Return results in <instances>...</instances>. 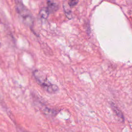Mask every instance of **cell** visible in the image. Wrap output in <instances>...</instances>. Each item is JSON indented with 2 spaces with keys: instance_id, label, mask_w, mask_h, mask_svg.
I'll list each match as a JSON object with an SVG mask.
<instances>
[{
  "instance_id": "6da1fadb",
  "label": "cell",
  "mask_w": 132,
  "mask_h": 132,
  "mask_svg": "<svg viewBox=\"0 0 132 132\" xmlns=\"http://www.w3.org/2000/svg\"><path fill=\"white\" fill-rule=\"evenodd\" d=\"M33 75L37 83L46 92L50 93H54L58 91V86L51 83L46 76L41 71L37 70L34 71Z\"/></svg>"
},
{
  "instance_id": "7a4b0ae2",
  "label": "cell",
  "mask_w": 132,
  "mask_h": 132,
  "mask_svg": "<svg viewBox=\"0 0 132 132\" xmlns=\"http://www.w3.org/2000/svg\"><path fill=\"white\" fill-rule=\"evenodd\" d=\"M15 10L22 18L24 23L31 28L34 25V18L29 10L21 1L15 2Z\"/></svg>"
},
{
  "instance_id": "3957f363",
  "label": "cell",
  "mask_w": 132,
  "mask_h": 132,
  "mask_svg": "<svg viewBox=\"0 0 132 132\" xmlns=\"http://www.w3.org/2000/svg\"><path fill=\"white\" fill-rule=\"evenodd\" d=\"M111 107L112 109V110L113 111V112L117 116V117L120 119V120L122 122H124V116L122 112L121 111V110L120 109H119L118 107L117 106H116L113 103L111 104Z\"/></svg>"
},
{
  "instance_id": "277c9868",
  "label": "cell",
  "mask_w": 132,
  "mask_h": 132,
  "mask_svg": "<svg viewBox=\"0 0 132 132\" xmlns=\"http://www.w3.org/2000/svg\"><path fill=\"white\" fill-rule=\"evenodd\" d=\"M47 7L46 8L49 13H53L57 11L58 9V5L53 1H47Z\"/></svg>"
},
{
  "instance_id": "5b68a950",
  "label": "cell",
  "mask_w": 132,
  "mask_h": 132,
  "mask_svg": "<svg viewBox=\"0 0 132 132\" xmlns=\"http://www.w3.org/2000/svg\"><path fill=\"white\" fill-rule=\"evenodd\" d=\"M43 112L44 114H46V115L51 116H55L57 114L58 111H57V110L47 108V107H45L43 109Z\"/></svg>"
},
{
  "instance_id": "8992f818",
  "label": "cell",
  "mask_w": 132,
  "mask_h": 132,
  "mask_svg": "<svg viewBox=\"0 0 132 132\" xmlns=\"http://www.w3.org/2000/svg\"><path fill=\"white\" fill-rule=\"evenodd\" d=\"M49 12L48 11V10H47L46 8H42L40 11V16L42 18H44V19H46L48 15H49Z\"/></svg>"
},
{
  "instance_id": "52a82bcc",
  "label": "cell",
  "mask_w": 132,
  "mask_h": 132,
  "mask_svg": "<svg viewBox=\"0 0 132 132\" xmlns=\"http://www.w3.org/2000/svg\"><path fill=\"white\" fill-rule=\"evenodd\" d=\"M78 2V1H70L68 2V4L71 7H73L75 6Z\"/></svg>"
},
{
  "instance_id": "ba28073f",
  "label": "cell",
  "mask_w": 132,
  "mask_h": 132,
  "mask_svg": "<svg viewBox=\"0 0 132 132\" xmlns=\"http://www.w3.org/2000/svg\"><path fill=\"white\" fill-rule=\"evenodd\" d=\"M23 132H28V131H26V130H23Z\"/></svg>"
},
{
  "instance_id": "9c48e42d",
  "label": "cell",
  "mask_w": 132,
  "mask_h": 132,
  "mask_svg": "<svg viewBox=\"0 0 132 132\" xmlns=\"http://www.w3.org/2000/svg\"><path fill=\"white\" fill-rule=\"evenodd\" d=\"M1 45H2V44H1V43L0 42V48H1Z\"/></svg>"
}]
</instances>
